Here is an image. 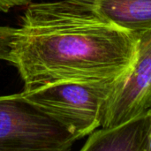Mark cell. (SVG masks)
Wrapping results in <instances>:
<instances>
[{
	"instance_id": "obj_6",
	"label": "cell",
	"mask_w": 151,
	"mask_h": 151,
	"mask_svg": "<svg viewBox=\"0 0 151 151\" xmlns=\"http://www.w3.org/2000/svg\"><path fill=\"white\" fill-rule=\"evenodd\" d=\"M128 31L151 28V0H68Z\"/></svg>"
},
{
	"instance_id": "obj_3",
	"label": "cell",
	"mask_w": 151,
	"mask_h": 151,
	"mask_svg": "<svg viewBox=\"0 0 151 151\" xmlns=\"http://www.w3.org/2000/svg\"><path fill=\"white\" fill-rule=\"evenodd\" d=\"M76 142L21 93L0 96V151H67Z\"/></svg>"
},
{
	"instance_id": "obj_7",
	"label": "cell",
	"mask_w": 151,
	"mask_h": 151,
	"mask_svg": "<svg viewBox=\"0 0 151 151\" xmlns=\"http://www.w3.org/2000/svg\"><path fill=\"white\" fill-rule=\"evenodd\" d=\"M18 28L0 26V60L11 62Z\"/></svg>"
},
{
	"instance_id": "obj_5",
	"label": "cell",
	"mask_w": 151,
	"mask_h": 151,
	"mask_svg": "<svg viewBox=\"0 0 151 151\" xmlns=\"http://www.w3.org/2000/svg\"><path fill=\"white\" fill-rule=\"evenodd\" d=\"M151 125V108L122 123L96 129L81 151H143Z\"/></svg>"
},
{
	"instance_id": "obj_2",
	"label": "cell",
	"mask_w": 151,
	"mask_h": 151,
	"mask_svg": "<svg viewBox=\"0 0 151 151\" xmlns=\"http://www.w3.org/2000/svg\"><path fill=\"white\" fill-rule=\"evenodd\" d=\"M119 82L58 81L22 94L78 141L101 127L108 100Z\"/></svg>"
},
{
	"instance_id": "obj_8",
	"label": "cell",
	"mask_w": 151,
	"mask_h": 151,
	"mask_svg": "<svg viewBox=\"0 0 151 151\" xmlns=\"http://www.w3.org/2000/svg\"><path fill=\"white\" fill-rule=\"evenodd\" d=\"M33 1L35 0H0V11L4 12H8L11 9L14 7L27 5Z\"/></svg>"
},
{
	"instance_id": "obj_9",
	"label": "cell",
	"mask_w": 151,
	"mask_h": 151,
	"mask_svg": "<svg viewBox=\"0 0 151 151\" xmlns=\"http://www.w3.org/2000/svg\"><path fill=\"white\" fill-rule=\"evenodd\" d=\"M143 151H151V125L150 131H149V134H148V137H147V140H146V143H145V146H144V149H143Z\"/></svg>"
},
{
	"instance_id": "obj_4",
	"label": "cell",
	"mask_w": 151,
	"mask_h": 151,
	"mask_svg": "<svg viewBox=\"0 0 151 151\" xmlns=\"http://www.w3.org/2000/svg\"><path fill=\"white\" fill-rule=\"evenodd\" d=\"M151 108V28L139 34L135 61L110 96L101 127H111Z\"/></svg>"
},
{
	"instance_id": "obj_1",
	"label": "cell",
	"mask_w": 151,
	"mask_h": 151,
	"mask_svg": "<svg viewBox=\"0 0 151 151\" xmlns=\"http://www.w3.org/2000/svg\"><path fill=\"white\" fill-rule=\"evenodd\" d=\"M139 34L68 0L30 3L11 62L24 90L58 81H121L137 55Z\"/></svg>"
}]
</instances>
